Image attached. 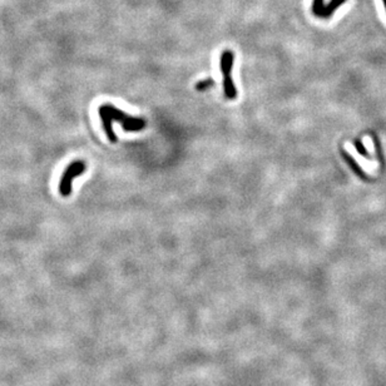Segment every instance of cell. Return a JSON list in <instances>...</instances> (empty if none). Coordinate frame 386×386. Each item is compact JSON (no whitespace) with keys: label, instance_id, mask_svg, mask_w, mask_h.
<instances>
[{"label":"cell","instance_id":"6da1fadb","mask_svg":"<svg viewBox=\"0 0 386 386\" xmlns=\"http://www.w3.org/2000/svg\"><path fill=\"white\" fill-rule=\"evenodd\" d=\"M98 114L104 132H106L107 137L112 143H116L118 141L113 131V122H118L126 132H139L146 128L147 126L146 119L128 116L126 112L121 111L112 104H103V106L99 107Z\"/></svg>","mask_w":386,"mask_h":386},{"label":"cell","instance_id":"7a4b0ae2","mask_svg":"<svg viewBox=\"0 0 386 386\" xmlns=\"http://www.w3.org/2000/svg\"><path fill=\"white\" fill-rule=\"evenodd\" d=\"M235 63V53L230 49L223 50L220 58V68L223 77V92H225L226 98L233 99L237 98V88L232 79V68Z\"/></svg>","mask_w":386,"mask_h":386},{"label":"cell","instance_id":"3957f363","mask_svg":"<svg viewBox=\"0 0 386 386\" xmlns=\"http://www.w3.org/2000/svg\"><path fill=\"white\" fill-rule=\"evenodd\" d=\"M87 169V164L84 161H73L72 163H69V166L65 168V171L63 172L62 177H60L59 182V193L63 197H69L72 195L73 191V181H74L77 177L82 176L83 173Z\"/></svg>","mask_w":386,"mask_h":386},{"label":"cell","instance_id":"277c9868","mask_svg":"<svg viewBox=\"0 0 386 386\" xmlns=\"http://www.w3.org/2000/svg\"><path fill=\"white\" fill-rule=\"evenodd\" d=\"M346 2V0H331V2L329 3L327 5H325V10H324V17H322V19H327V18L331 17L332 14H334L335 12H336V9L339 7H341L344 3Z\"/></svg>","mask_w":386,"mask_h":386},{"label":"cell","instance_id":"5b68a950","mask_svg":"<svg viewBox=\"0 0 386 386\" xmlns=\"http://www.w3.org/2000/svg\"><path fill=\"white\" fill-rule=\"evenodd\" d=\"M325 0H312V13H314L315 17L322 18L324 17V10H325Z\"/></svg>","mask_w":386,"mask_h":386},{"label":"cell","instance_id":"8992f818","mask_svg":"<svg viewBox=\"0 0 386 386\" xmlns=\"http://www.w3.org/2000/svg\"><path fill=\"white\" fill-rule=\"evenodd\" d=\"M215 85V80L212 79H205V80H200V82L196 84V89L200 90V92H202V90H206L208 89V88L213 87Z\"/></svg>","mask_w":386,"mask_h":386}]
</instances>
